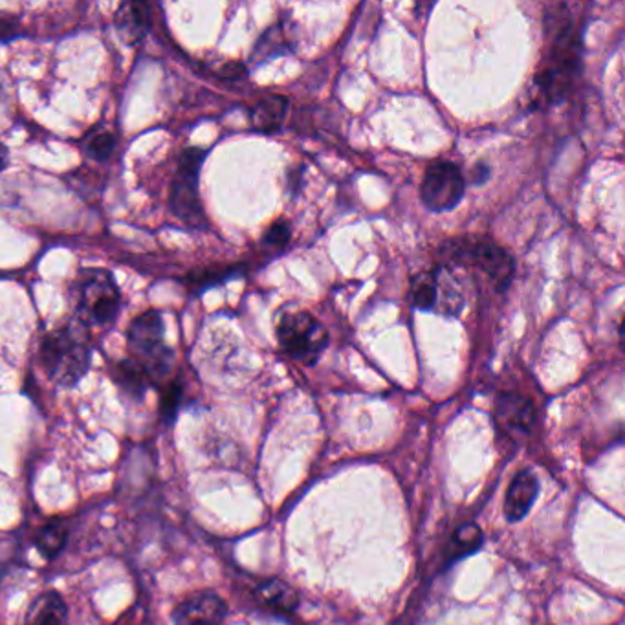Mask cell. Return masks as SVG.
Here are the masks:
<instances>
[{"instance_id": "1", "label": "cell", "mask_w": 625, "mask_h": 625, "mask_svg": "<svg viewBox=\"0 0 625 625\" xmlns=\"http://www.w3.org/2000/svg\"><path fill=\"white\" fill-rule=\"evenodd\" d=\"M545 34L548 56L535 73V102L556 103L567 96L581 70L580 28L565 2L546 10Z\"/></svg>"}, {"instance_id": "2", "label": "cell", "mask_w": 625, "mask_h": 625, "mask_svg": "<svg viewBox=\"0 0 625 625\" xmlns=\"http://www.w3.org/2000/svg\"><path fill=\"white\" fill-rule=\"evenodd\" d=\"M40 363L51 382L73 387L91 367V333L83 323L73 320L65 327L46 334L39 347Z\"/></svg>"}, {"instance_id": "3", "label": "cell", "mask_w": 625, "mask_h": 625, "mask_svg": "<svg viewBox=\"0 0 625 625\" xmlns=\"http://www.w3.org/2000/svg\"><path fill=\"white\" fill-rule=\"evenodd\" d=\"M76 320L85 327H111L119 314V288L113 274L103 268H86L73 279L70 288Z\"/></svg>"}, {"instance_id": "4", "label": "cell", "mask_w": 625, "mask_h": 625, "mask_svg": "<svg viewBox=\"0 0 625 625\" xmlns=\"http://www.w3.org/2000/svg\"><path fill=\"white\" fill-rule=\"evenodd\" d=\"M127 344L132 352V360L140 363L149 382L164 385L170 382L175 367V355L164 339V322L159 310H147L130 323Z\"/></svg>"}, {"instance_id": "5", "label": "cell", "mask_w": 625, "mask_h": 625, "mask_svg": "<svg viewBox=\"0 0 625 625\" xmlns=\"http://www.w3.org/2000/svg\"><path fill=\"white\" fill-rule=\"evenodd\" d=\"M448 265H472L488 276L497 290H507L512 281L513 259L507 250L488 238H464L448 241L442 248Z\"/></svg>"}, {"instance_id": "6", "label": "cell", "mask_w": 625, "mask_h": 625, "mask_svg": "<svg viewBox=\"0 0 625 625\" xmlns=\"http://www.w3.org/2000/svg\"><path fill=\"white\" fill-rule=\"evenodd\" d=\"M208 151L200 147H187L178 160V171L171 184L170 208L176 219L189 228L206 225V213L198 197V173Z\"/></svg>"}, {"instance_id": "7", "label": "cell", "mask_w": 625, "mask_h": 625, "mask_svg": "<svg viewBox=\"0 0 625 625\" xmlns=\"http://www.w3.org/2000/svg\"><path fill=\"white\" fill-rule=\"evenodd\" d=\"M277 338L288 356L304 363H314L328 344L327 331L304 310L288 312L281 317L277 325Z\"/></svg>"}, {"instance_id": "8", "label": "cell", "mask_w": 625, "mask_h": 625, "mask_svg": "<svg viewBox=\"0 0 625 625\" xmlns=\"http://www.w3.org/2000/svg\"><path fill=\"white\" fill-rule=\"evenodd\" d=\"M464 189L466 182L461 167L448 160H439L426 170L420 184V198L426 208L440 213L459 206L464 197Z\"/></svg>"}, {"instance_id": "9", "label": "cell", "mask_w": 625, "mask_h": 625, "mask_svg": "<svg viewBox=\"0 0 625 625\" xmlns=\"http://www.w3.org/2000/svg\"><path fill=\"white\" fill-rule=\"evenodd\" d=\"M228 614L224 600L215 592H197L173 611L175 625H220Z\"/></svg>"}, {"instance_id": "10", "label": "cell", "mask_w": 625, "mask_h": 625, "mask_svg": "<svg viewBox=\"0 0 625 625\" xmlns=\"http://www.w3.org/2000/svg\"><path fill=\"white\" fill-rule=\"evenodd\" d=\"M496 423L507 433H529L535 424L534 404L516 393H505L496 404Z\"/></svg>"}, {"instance_id": "11", "label": "cell", "mask_w": 625, "mask_h": 625, "mask_svg": "<svg viewBox=\"0 0 625 625\" xmlns=\"http://www.w3.org/2000/svg\"><path fill=\"white\" fill-rule=\"evenodd\" d=\"M540 483L532 470H521L512 483L508 486L507 497H505V518L510 523H518L530 512L537 499Z\"/></svg>"}, {"instance_id": "12", "label": "cell", "mask_w": 625, "mask_h": 625, "mask_svg": "<svg viewBox=\"0 0 625 625\" xmlns=\"http://www.w3.org/2000/svg\"><path fill=\"white\" fill-rule=\"evenodd\" d=\"M114 26L121 43L136 46L151 30V8L146 2H125L114 15Z\"/></svg>"}, {"instance_id": "13", "label": "cell", "mask_w": 625, "mask_h": 625, "mask_svg": "<svg viewBox=\"0 0 625 625\" xmlns=\"http://www.w3.org/2000/svg\"><path fill=\"white\" fill-rule=\"evenodd\" d=\"M435 304L433 310L444 316H456L464 309V290L448 266H439L433 270Z\"/></svg>"}, {"instance_id": "14", "label": "cell", "mask_w": 625, "mask_h": 625, "mask_svg": "<svg viewBox=\"0 0 625 625\" xmlns=\"http://www.w3.org/2000/svg\"><path fill=\"white\" fill-rule=\"evenodd\" d=\"M26 625H68V607L61 594L48 591L35 598L26 613Z\"/></svg>"}, {"instance_id": "15", "label": "cell", "mask_w": 625, "mask_h": 625, "mask_svg": "<svg viewBox=\"0 0 625 625\" xmlns=\"http://www.w3.org/2000/svg\"><path fill=\"white\" fill-rule=\"evenodd\" d=\"M255 598L259 600L261 605L279 614L293 613L299 605L298 592L281 580H268L261 583L255 591Z\"/></svg>"}, {"instance_id": "16", "label": "cell", "mask_w": 625, "mask_h": 625, "mask_svg": "<svg viewBox=\"0 0 625 625\" xmlns=\"http://www.w3.org/2000/svg\"><path fill=\"white\" fill-rule=\"evenodd\" d=\"M287 108V97L277 96V94L263 97L255 105L254 113H252V124H254L255 130L265 132V135L277 132V130L281 129L282 121H285Z\"/></svg>"}, {"instance_id": "17", "label": "cell", "mask_w": 625, "mask_h": 625, "mask_svg": "<svg viewBox=\"0 0 625 625\" xmlns=\"http://www.w3.org/2000/svg\"><path fill=\"white\" fill-rule=\"evenodd\" d=\"M114 382L118 383L125 395H129L130 398H136V401H140L141 396L146 395L149 385H151L146 371L132 358L121 360L118 366L114 367Z\"/></svg>"}, {"instance_id": "18", "label": "cell", "mask_w": 625, "mask_h": 625, "mask_svg": "<svg viewBox=\"0 0 625 625\" xmlns=\"http://www.w3.org/2000/svg\"><path fill=\"white\" fill-rule=\"evenodd\" d=\"M67 526L61 521H54L39 530V534L35 537V548L39 551L43 558L56 559L67 546Z\"/></svg>"}, {"instance_id": "19", "label": "cell", "mask_w": 625, "mask_h": 625, "mask_svg": "<svg viewBox=\"0 0 625 625\" xmlns=\"http://www.w3.org/2000/svg\"><path fill=\"white\" fill-rule=\"evenodd\" d=\"M483 545V530L479 524L466 523L453 534L450 545V558L459 559L475 553Z\"/></svg>"}, {"instance_id": "20", "label": "cell", "mask_w": 625, "mask_h": 625, "mask_svg": "<svg viewBox=\"0 0 625 625\" xmlns=\"http://www.w3.org/2000/svg\"><path fill=\"white\" fill-rule=\"evenodd\" d=\"M114 147H116V136L105 129L92 130L83 141V152L86 159L94 160V162H107L114 152Z\"/></svg>"}, {"instance_id": "21", "label": "cell", "mask_w": 625, "mask_h": 625, "mask_svg": "<svg viewBox=\"0 0 625 625\" xmlns=\"http://www.w3.org/2000/svg\"><path fill=\"white\" fill-rule=\"evenodd\" d=\"M182 396H184V387L182 382L170 380L160 387V415L164 418L165 423H173L181 407Z\"/></svg>"}, {"instance_id": "22", "label": "cell", "mask_w": 625, "mask_h": 625, "mask_svg": "<svg viewBox=\"0 0 625 625\" xmlns=\"http://www.w3.org/2000/svg\"><path fill=\"white\" fill-rule=\"evenodd\" d=\"M412 299L418 310H433L435 276L433 271H424L413 279Z\"/></svg>"}, {"instance_id": "23", "label": "cell", "mask_w": 625, "mask_h": 625, "mask_svg": "<svg viewBox=\"0 0 625 625\" xmlns=\"http://www.w3.org/2000/svg\"><path fill=\"white\" fill-rule=\"evenodd\" d=\"M290 243V224L287 220H277L266 230L265 244L270 248L282 250Z\"/></svg>"}, {"instance_id": "24", "label": "cell", "mask_w": 625, "mask_h": 625, "mask_svg": "<svg viewBox=\"0 0 625 625\" xmlns=\"http://www.w3.org/2000/svg\"><path fill=\"white\" fill-rule=\"evenodd\" d=\"M233 270H217V268H204V270L193 271L187 281L198 285L200 288L211 287L213 282L222 281L224 277L231 276Z\"/></svg>"}, {"instance_id": "25", "label": "cell", "mask_w": 625, "mask_h": 625, "mask_svg": "<svg viewBox=\"0 0 625 625\" xmlns=\"http://www.w3.org/2000/svg\"><path fill=\"white\" fill-rule=\"evenodd\" d=\"M19 26L12 18H2L0 15V40H10L18 37Z\"/></svg>"}, {"instance_id": "26", "label": "cell", "mask_w": 625, "mask_h": 625, "mask_svg": "<svg viewBox=\"0 0 625 625\" xmlns=\"http://www.w3.org/2000/svg\"><path fill=\"white\" fill-rule=\"evenodd\" d=\"M244 73V68L239 65V62H228L224 68H220L219 76L222 78H230V80H235V78H241Z\"/></svg>"}, {"instance_id": "27", "label": "cell", "mask_w": 625, "mask_h": 625, "mask_svg": "<svg viewBox=\"0 0 625 625\" xmlns=\"http://www.w3.org/2000/svg\"><path fill=\"white\" fill-rule=\"evenodd\" d=\"M8 162H10V152H8V147L4 143H0V173L7 170Z\"/></svg>"}, {"instance_id": "28", "label": "cell", "mask_w": 625, "mask_h": 625, "mask_svg": "<svg viewBox=\"0 0 625 625\" xmlns=\"http://www.w3.org/2000/svg\"><path fill=\"white\" fill-rule=\"evenodd\" d=\"M4 100V86H2V81H0V103Z\"/></svg>"}]
</instances>
